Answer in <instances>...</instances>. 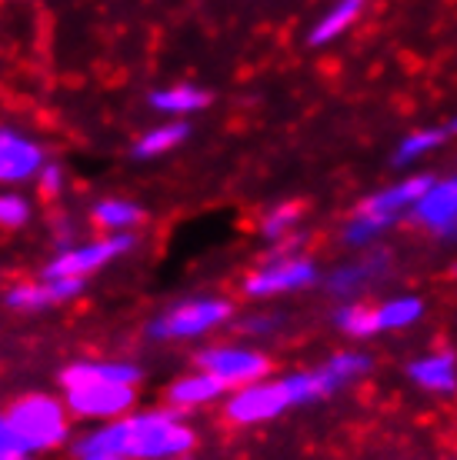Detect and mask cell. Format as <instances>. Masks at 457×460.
I'll use <instances>...</instances> for the list:
<instances>
[{
    "instance_id": "obj_1",
    "label": "cell",
    "mask_w": 457,
    "mask_h": 460,
    "mask_svg": "<svg viewBox=\"0 0 457 460\" xmlns=\"http://www.w3.org/2000/svg\"><path fill=\"white\" fill-rule=\"evenodd\" d=\"M197 447V430L174 407H154L140 414L94 427L74 444V454H117L130 460H181Z\"/></svg>"
},
{
    "instance_id": "obj_2",
    "label": "cell",
    "mask_w": 457,
    "mask_h": 460,
    "mask_svg": "<svg viewBox=\"0 0 457 460\" xmlns=\"http://www.w3.org/2000/svg\"><path fill=\"white\" fill-rule=\"evenodd\" d=\"M13 434L21 440L23 454H50L67 444L70 438V411L60 397L50 394H27L21 401H13L7 411Z\"/></svg>"
},
{
    "instance_id": "obj_3",
    "label": "cell",
    "mask_w": 457,
    "mask_h": 460,
    "mask_svg": "<svg viewBox=\"0 0 457 460\" xmlns=\"http://www.w3.org/2000/svg\"><path fill=\"white\" fill-rule=\"evenodd\" d=\"M234 317V300L228 297H187L167 307L148 323V337L154 341H197L218 331Z\"/></svg>"
},
{
    "instance_id": "obj_4",
    "label": "cell",
    "mask_w": 457,
    "mask_h": 460,
    "mask_svg": "<svg viewBox=\"0 0 457 460\" xmlns=\"http://www.w3.org/2000/svg\"><path fill=\"white\" fill-rule=\"evenodd\" d=\"M64 403L77 420H117V417L134 414L138 407V384L124 380H80L64 387Z\"/></svg>"
},
{
    "instance_id": "obj_5",
    "label": "cell",
    "mask_w": 457,
    "mask_h": 460,
    "mask_svg": "<svg viewBox=\"0 0 457 460\" xmlns=\"http://www.w3.org/2000/svg\"><path fill=\"white\" fill-rule=\"evenodd\" d=\"M294 407V397L287 391L284 377L277 380H254L224 397V420L234 427H257L274 417L287 414Z\"/></svg>"
},
{
    "instance_id": "obj_6",
    "label": "cell",
    "mask_w": 457,
    "mask_h": 460,
    "mask_svg": "<svg viewBox=\"0 0 457 460\" xmlns=\"http://www.w3.org/2000/svg\"><path fill=\"white\" fill-rule=\"evenodd\" d=\"M134 243H138L134 234H103L97 241H77L70 247H60L47 261L44 277H80V280H87L111 261L134 251Z\"/></svg>"
},
{
    "instance_id": "obj_7",
    "label": "cell",
    "mask_w": 457,
    "mask_h": 460,
    "mask_svg": "<svg viewBox=\"0 0 457 460\" xmlns=\"http://www.w3.org/2000/svg\"><path fill=\"white\" fill-rule=\"evenodd\" d=\"M318 264L310 257H298V253H277L271 261H264L261 267H254L251 274L244 277V297L251 300H267L281 297V294H294L310 284H318Z\"/></svg>"
},
{
    "instance_id": "obj_8",
    "label": "cell",
    "mask_w": 457,
    "mask_h": 460,
    "mask_svg": "<svg viewBox=\"0 0 457 460\" xmlns=\"http://www.w3.org/2000/svg\"><path fill=\"white\" fill-rule=\"evenodd\" d=\"M194 367L214 374L228 391H237L244 384H254V380L267 377V374H271V360H267V354H261L257 347L214 344V347H204V350L194 357Z\"/></svg>"
},
{
    "instance_id": "obj_9",
    "label": "cell",
    "mask_w": 457,
    "mask_h": 460,
    "mask_svg": "<svg viewBox=\"0 0 457 460\" xmlns=\"http://www.w3.org/2000/svg\"><path fill=\"white\" fill-rule=\"evenodd\" d=\"M435 184V177H427V173H411V177H400L398 184L384 187L378 194H367L354 210L361 214H371V217H378L381 224H388L394 227L400 217H408L414 210V204L421 200L427 190Z\"/></svg>"
},
{
    "instance_id": "obj_10",
    "label": "cell",
    "mask_w": 457,
    "mask_h": 460,
    "mask_svg": "<svg viewBox=\"0 0 457 460\" xmlns=\"http://www.w3.org/2000/svg\"><path fill=\"white\" fill-rule=\"evenodd\" d=\"M84 280L80 277H44V280H17L7 288L4 300L13 311H47V307H58V304H70L74 297H80Z\"/></svg>"
},
{
    "instance_id": "obj_11",
    "label": "cell",
    "mask_w": 457,
    "mask_h": 460,
    "mask_svg": "<svg viewBox=\"0 0 457 460\" xmlns=\"http://www.w3.org/2000/svg\"><path fill=\"white\" fill-rule=\"evenodd\" d=\"M408 217L417 227H427L431 234H437L441 241H457V177L435 181L431 190L414 204Z\"/></svg>"
},
{
    "instance_id": "obj_12",
    "label": "cell",
    "mask_w": 457,
    "mask_h": 460,
    "mask_svg": "<svg viewBox=\"0 0 457 460\" xmlns=\"http://www.w3.org/2000/svg\"><path fill=\"white\" fill-rule=\"evenodd\" d=\"M47 164L44 150L21 130H0V184L17 187L37 181L40 167Z\"/></svg>"
},
{
    "instance_id": "obj_13",
    "label": "cell",
    "mask_w": 457,
    "mask_h": 460,
    "mask_svg": "<svg viewBox=\"0 0 457 460\" xmlns=\"http://www.w3.org/2000/svg\"><path fill=\"white\" fill-rule=\"evenodd\" d=\"M390 267V257L384 251H374V253H364L361 261H351V264H341L334 274H327V280H324V288H327V294H334V297L341 300H361V294H364L371 284H378L381 277L388 274Z\"/></svg>"
},
{
    "instance_id": "obj_14",
    "label": "cell",
    "mask_w": 457,
    "mask_h": 460,
    "mask_svg": "<svg viewBox=\"0 0 457 460\" xmlns=\"http://www.w3.org/2000/svg\"><path fill=\"white\" fill-rule=\"evenodd\" d=\"M228 397V387L220 384L214 374L194 367L191 374H181L177 380H171V387L164 391V403L174 407L177 414H191V411H201L207 403H218Z\"/></svg>"
},
{
    "instance_id": "obj_15",
    "label": "cell",
    "mask_w": 457,
    "mask_h": 460,
    "mask_svg": "<svg viewBox=\"0 0 457 460\" xmlns=\"http://www.w3.org/2000/svg\"><path fill=\"white\" fill-rule=\"evenodd\" d=\"M408 377L414 387L427 394H454L457 391V357L451 350H435L408 364Z\"/></svg>"
},
{
    "instance_id": "obj_16",
    "label": "cell",
    "mask_w": 457,
    "mask_h": 460,
    "mask_svg": "<svg viewBox=\"0 0 457 460\" xmlns=\"http://www.w3.org/2000/svg\"><path fill=\"white\" fill-rule=\"evenodd\" d=\"M80 380H124V384H140V367L130 360H70L60 370V387L80 384Z\"/></svg>"
},
{
    "instance_id": "obj_17",
    "label": "cell",
    "mask_w": 457,
    "mask_h": 460,
    "mask_svg": "<svg viewBox=\"0 0 457 460\" xmlns=\"http://www.w3.org/2000/svg\"><path fill=\"white\" fill-rule=\"evenodd\" d=\"M361 11H364V0H337V4H331V7L318 17V23L310 27L308 44L324 47V44H331V40H337V37L347 34V31L354 27Z\"/></svg>"
},
{
    "instance_id": "obj_18",
    "label": "cell",
    "mask_w": 457,
    "mask_h": 460,
    "mask_svg": "<svg viewBox=\"0 0 457 460\" xmlns=\"http://www.w3.org/2000/svg\"><path fill=\"white\" fill-rule=\"evenodd\" d=\"M148 104L157 111V114H171V117H187L197 114L211 104V93L204 87H194V84H174V87H160L148 97Z\"/></svg>"
},
{
    "instance_id": "obj_19",
    "label": "cell",
    "mask_w": 457,
    "mask_h": 460,
    "mask_svg": "<svg viewBox=\"0 0 457 460\" xmlns=\"http://www.w3.org/2000/svg\"><path fill=\"white\" fill-rule=\"evenodd\" d=\"M91 220L107 234H130L144 220V210L138 204H130L124 197H107V200H97L91 210Z\"/></svg>"
},
{
    "instance_id": "obj_20",
    "label": "cell",
    "mask_w": 457,
    "mask_h": 460,
    "mask_svg": "<svg viewBox=\"0 0 457 460\" xmlns=\"http://www.w3.org/2000/svg\"><path fill=\"white\" fill-rule=\"evenodd\" d=\"M451 137H454V130H451L447 124H441V127H421V130L408 134V137L398 144V150H394V164H398V167L417 164L421 157H427L431 150L444 147Z\"/></svg>"
},
{
    "instance_id": "obj_21",
    "label": "cell",
    "mask_w": 457,
    "mask_h": 460,
    "mask_svg": "<svg viewBox=\"0 0 457 460\" xmlns=\"http://www.w3.org/2000/svg\"><path fill=\"white\" fill-rule=\"evenodd\" d=\"M334 323H337V331H344L347 337H357V341L381 334L378 307H371L364 300H344L341 307L334 311Z\"/></svg>"
},
{
    "instance_id": "obj_22",
    "label": "cell",
    "mask_w": 457,
    "mask_h": 460,
    "mask_svg": "<svg viewBox=\"0 0 457 460\" xmlns=\"http://www.w3.org/2000/svg\"><path fill=\"white\" fill-rule=\"evenodd\" d=\"M424 317V300L414 297V294H404V297H390L384 304H378V331L388 334V331H408Z\"/></svg>"
},
{
    "instance_id": "obj_23",
    "label": "cell",
    "mask_w": 457,
    "mask_h": 460,
    "mask_svg": "<svg viewBox=\"0 0 457 460\" xmlns=\"http://www.w3.org/2000/svg\"><path fill=\"white\" fill-rule=\"evenodd\" d=\"M187 124L181 120H167L160 127H150L148 134H140L138 144H134V157H160V154H171L187 140Z\"/></svg>"
},
{
    "instance_id": "obj_24",
    "label": "cell",
    "mask_w": 457,
    "mask_h": 460,
    "mask_svg": "<svg viewBox=\"0 0 457 460\" xmlns=\"http://www.w3.org/2000/svg\"><path fill=\"white\" fill-rule=\"evenodd\" d=\"M320 370H324V377L331 380L334 394H337L341 387L364 377L367 370H371V357L357 354V350H341V354L327 357V360L320 364Z\"/></svg>"
},
{
    "instance_id": "obj_25",
    "label": "cell",
    "mask_w": 457,
    "mask_h": 460,
    "mask_svg": "<svg viewBox=\"0 0 457 460\" xmlns=\"http://www.w3.org/2000/svg\"><path fill=\"white\" fill-rule=\"evenodd\" d=\"M300 224V204L287 200V204H277L261 217V237L271 243H284Z\"/></svg>"
},
{
    "instance_id": "obj_26",
    "label": "cell",
    "mask_w": 457,
    "mask_h": 460,
    "mask_svg": "<svg viewBox=\"0 0 457 460\" xmlns=\"http://www.w3.org/2000/svg\"><path fill=\"white\" fill-rule=\"evenodd\" d=\"M34 217V208L23 194H13V190H4L0 194V230H21L31 224Z\"/></svg>"
},
{
    "instance_id": "obj_27",
    "label": "cell",
    "mask_w": 457,
    "mask_h": 460,
    "mask_svg": "<svg viewBox=\"0 0 457 460\" xmlns=\"http://www.w3.org/2000/svg\"><path fill=\"white\" fill-rule=\"evenodd\" d=\"M64 184H67V173L54 161H47L44 167H40V173H37V190H40L44 200H54V197L64 194Z\"/></svg>"
},
{
    "instance_id": "obj_28",
    "label": "cell",
    "mask_w": 457,
    "mask_h": 460,
    "mask_svg": "<svg viewBox=\"0 0 457 460\" xmlns=\"http://www.w3.org/2000/svg\"><path fill=\"white\" fill-rule=\"evenodd\" d=\"M11 450H21V440L13 434L7 414H0V454H11Z\"/></svg>"
},
{
    "instance_id": "obj_29",
    "label": "cell",
    "mask_w": 457,
    "mask_h": 460,
    "mask_svg": "<svg viewBox=\"0 0 457 460\" xmlns=\"http://www.w3.org/2000/svg\"><path fill=\"white\" fill-rule=\"evenodd\" d=\"M271 323H277L274 317H247V321H240V331L244 334H264V331H271Z\"/></svg>"
},
{
    "instance_id": "obj_30",
    "label": "cell",
    "mask_w": 457,
    "mask_h": 460,
    "mask_svg": "<svg viewBox=\"0 0 457 460\" xmlns=\"http://www.w3.org/2000/svg\"><path fill=\"white\" fill-rule=\"evenodd\" d=\"M77 460H130V457H117V454H84Z\"/></svg>"
},
{
    "instance_id": "obj_31",
    "label": "cell",
    "mask_w": 457,
    "mask_h": 460,
    "mask_svg": "<svg viewBox=\"0 0 457 460\" xmlns=\"http://www.w3.org/2000/svg\"><path fill=\"white\" fill-rule=\"evenodd\" d=\"M0 460H34V454H23V450H11V454H0Z\"/></svg>"
}]
</instances>
